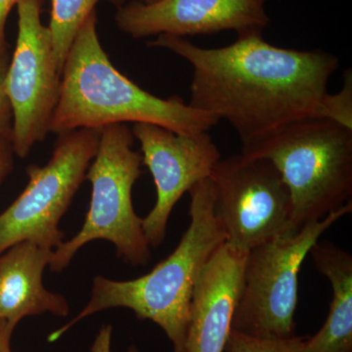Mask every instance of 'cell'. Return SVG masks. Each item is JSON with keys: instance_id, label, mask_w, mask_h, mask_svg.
<instances>
[{"instance_id": "obj_15", "label": "cell", "mask_w": 352, "mask_h": 352, "mask_svg": "<svg viewBox=\"0 0 352 352\" xmlns=\"http://www.w3.org/2000/svg\"><path fill=\"white\" fill-rule=\"evenodd\" d=\"M100 0H52L50 29L58 69L62 75L69 48L78 30ZM118 6L126 0H109Z\"/></svg>"}, {"instance_id": "obj_1", "label": "cell", "mask_w": 352, "mask_h": 352, "mask_svg": "<svg viewBox=\"0 0 352 352\" xmlns=\"http://www.w3.org/2000/svg\"><path fill=\"white\" fill-rule=\"evenodd\" d=\"M148 44L188 62L193 69L189 105L226 120L242 147L296 120L326 119L329 80L340 65L332 53L278 47L263 34L219 48L170 34Z\"/></svg>"}, {"instance_id": "obj_24", "label": "cell", "mask_w": 352, "mask_h": 352, "mask_svg": "<svg viewBox=\"0 0 352 352\" xmlns=\"http://www.w3.org/2000/svg\"><path fill=\"white\" fill-rule=\"evenodd\" d=\"M129 352H139L138 349L136 347L131 346V349H129Z\"/></svg>"}, {"instance_id": "obj_12", "label": "cell", "mask_w": 352, "mask_h": 352, "mask_svg": "<svg viewBox=\"0 0 352 352\" xmlns=\"http://www.w3.org/2000/svg\"><path fill=\"white\" fill-rule=\"evenodd\" d=\"M249 251L224 243L210 256L197 279L186 352H224L242 293Z\"/></svg>"}, {"instance_id": "obj_17", "label": "cell", "mask_w": 352, "mask_h": 352, "mask_svg": "<svg viewBox=\"0 0 352 352\" xmlns=\"http://www.w3.org/2000/svg\"><path fill=\"white\" fill-rule=\"evenodd\" d=\"M326 119L339 122L352 129V75L351 69L344 74V85L342 90L329 94L326 104Z\"/></svg>"}, {"instance_id": "obj_23", "label": "cell", "mask_w": 352, "mask_h": 352, "mask_svg": "<svg viewBox=\"0 0 352 352\" xmlns=\"http://www.w3.org/2000/svg\"><path fill=\"white\" fill-rule=\"evenodd\" d=\"M139 1L143 2V3H154V2L159 1V0H139Z\"/></svg>"}, {"instance_id": "obj_4", "label": "cell", "mask_w": 352, "mask_h": 352, "mask_svg": "<svg viewBox=\"0 0 352 352\" xmlns=\"http://www.w3.org/2000/svg\"><path fill=\"white\" fill-rule=\"evenodd\" d=\"M241 152L270 160L292 201V233L351 203L352 129L325 118L296 120Z\"/></svg>"}, {"instance_id": "obj_13", "label": "cell", "mask_w": 352, "mask_h": 352, "mask_svg": "<svg viewBox=\"0 0 352 352\" xmlns=\"http://www.w3.org/2000/svg\"><path fill=\"white\" fill-rule=\"evenodd\" d=\"M52 254L34 243L21 242L0 254V320L17 326L32 315L69 314L65 296L43 286L44 270Z\"/></svg>"}, {"instance_id": "obj_7", "label": "cell", "mask_w": 352, "mask_h": 352, "mask_svg": "<svg viewBox=\"0 0 352 352\" xmlns=\"http://www.w3.org/2000/svg\"><path fill=\"white\" fill-rule=\"evenodd\" d=\"M100 135L101 129L59 134L50 161L27 168V187L0 214V254L21 242L52 251L63 243L60 221L85 179Z\"/></svg>"}, {"instance_id": "obj_9", "label": "cell", "mask_w": 352, "mask_h": 352, "mask_svg": "<svg viewBox=\"0 0 352 352\" xmlns=\"http://www.w3.org/2000/svg\"><path fill=\"white\" fill-rule=\"evenodd\" d=\"M17 7V41L7 69L6 89L13 113L14 153L25 157L50 132L61 73L50 29L41 22V0H22Z\"/></svg>"}, {"instance_id": "obj_8", "label": "cell", "mask_w": 352, "mask_h": 352, "mask_svg": "<svg viewBox=\"0 0 352 352\" xmlns=\"http://www.w3.org/2000/svg\"><path fill=\"white\" fill-rule=\"evenodd\" d=\"M226 243L251 251L293 234L291 195L270 160L244 153L220 159L210 176Z\"/></svg>"}, {"instance_id": "obj_11", "label": "cell", "mask_w": 352, "mask_h": 352, "mask_svg": "<svg viewBox=\"0 0 352 352\" xmlns=\"http://www.w3.org/2000/svg\"><path fill=\"white\" fill-rule=\"evenodd\" d=\"M267 0H135L120 6L118 28L132 38L161 34L185 38L233 31L237 38L263 34L270 25Z\"/></svg>"}, {"instance_id": "obj_20", "label": "cell", "mask_w": 352, "mask_h": 352, "mask_svg": "<svg viewBox=\"0 0 352 352\" xmlns=\"http://www.w3.org/2000/svg\"><path fill=\"white\" fill-rule=\"evenodd\" d=\"M22 0H0V52L6 51V25L7 17L14 6Z\"/></svg>"}, {"instance_id": "obj_14", "label": "cell", "mask_w": 352, "mask_h": 352, "mask_svg": "<svg viewBox=\"0 0 352 352\" xmlns=\"http://www.w3.org/2000/svg\"><path fill=\"white\" fill-rule=\"evenodd\" d=\"M309 254L331 285L332 302L319 332L305 340V352H352L351 254L329 242H317Z\"/></svg>"}, {"instance_id": "obj_22", "label": "cell", "mask_w": 352, "mask_h": 352, "mask_svg": "<svg viewBox=\"0 0 352 352\" xmlns=\"http://www.w3.org/2000/svg\"><path fill=\"white\" fill-rule=\"evenodd\" d=\"M94 352H111L110 346L107 344H101L94 349Z\"/></svg>"}, {"instance_id": "obj_21", "label": "cell", "mask_w": 352, "mask_h": 352, "mask_svg": "<svg viewBox=\"0 0 352 352\" xmlns=\"http://www.w3.org/2000/svg\"><path fill=\"white\" fill-rule=\"evenodd\" d=\"M15 327L9 322L0 320V352H12L11 337Z\"/></svg>"}, {"instance_id": "obj_2", "label": "cell", "mask_w": 352, "mask_h": 352, "mask_svg": "<svg viewBox=\"0 0 352 352\" xmlns=\"http://www.w3.org/2000/svg\"><path fill=\"white\" fill-rule=\"evenodd\" d=\"M129 122L193 135L210 131L219 120L179 97L155 96L120 74L102 47L94 10L78 30L65 61L50 132L61 134Z\"/></svg>"}, {"instance_id": "obj_16", "label": "cell", "mask_w": 352, "mask_h": 352, "mask_svg": "<svg viewBox=\"0 0 352 352\" xmlns=\"http://www.w3.org/2000/svg\"><path fill=\"white\" fill-rule=\"evenodd\" d=\"M305 339L293 336L286 339H261L231 330L226 352H305Z\"/></svg>"}, {"instance_id": "obj_5", "label": "cell", "mask_w": 352, "mask_h": 352, "mask_svg": "<svg viewBox=\"0 0 352 352\" xmlns=\"http://www.w3.org/2000/svg\"><path fill=\"white\" fill-rule=\"evenodd\" d=\"M133 140L126 124L102 127L98 149L85 175L92 194L85 223L75 237L53 251L51 270H65L78 250L94 240L112 243L118 258L131 265H144L150 261L142 219L132 205V188L142 166L140 153L133 150Z\"/></svg>"}, {"instance_id": "obj_3", "label": "cell", "mask_w": 352, "mask_h": 352, "mask_svg": "<svg viewBox=\"0 0 352 352\" xmlns=\"http://www.w3.org/2000/svg\"><path fill=\"white\" fill-rule=\"evenodd\" d=\"M190 194V223L175 251L143 276L129 281L95 277L91 298L73 320L48 337L56 342L85 317L109 308H129L141 320L163 329L173 352H186L190 307L197 279L226 234L215 210L210 178L197 183Z\"/></svg>"}, {"instance_id": "obj_19", "label": "cell", "mask_w": 352, "mask_h": 352, "mask_svg": "<svg viewBox=\"0 0 352 352\" xmlns=\"http://www.w3.org/2000/svg\"><path fill=\"white\" fill-rule=\"evenodd\" d=\"M13 146L9 139L0 138V184L13 168Z\"/></svg>"}, {"instance_id": "obj_6", "label": "cell", "mask_w": 352, "mask_h": 352, "mask_svg": "<svg viewBox=\"0 0 352 352\" xmlns=\"http://www.w3.org/2000/svg\"><path fill=\"white\" fill-rule=\"evenodd\" d=\"M351 210L352 204H347L298 232L280 236L249 251L232 330L261 339L295 336L298 273L303 261L321 236Z\"/></svg>"}, {"instance_id": "obj_18", "label": "cell", "mask_w": 352, "mask_h": 352, "mask_svg": "<svg viewBox=\"0 0 352 352\" xmlns=\"http://www.w3.org/2000/svg\"><path fill=\"white\" fill-rule=\"evenodd\" d=\"M9 61L10 59L7 51L0 52V138H7L11 141L13 133V113L6 89V78Z\"/></svg>"}, {"instance_id": "obj_10", "label": "cell", "mask_w": 352, "mask_h": 352, "mask_svg": "<svg viewBox=\"0 0 352 352\" xmlns=\"http://www.w3.org/2000/svg\"><path fill=\"white\" fill-rule=\"evenodd\" d=\"M131 131L140 143L142 164L156 185V204L142 219V228L150 247H157L166 237L176 204L210 177L221 155L208 132L185 135L147 122L134 124Z\"/></svg>"}]
</instances>
